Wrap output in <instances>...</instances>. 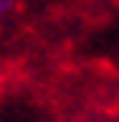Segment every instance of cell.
<instances>
[{"label": "cell", "instance_id": "6da1fadb", "mask_svg": "<svg viewBox=\"0 0 119 122\" xmlns=\"http://www.w3.org/2000/svg\"><path fill=\"white\" fill-rule=\"evenodd\" d=\"M13 6H16V0H0V19H3L6 13L13 10Z\"/></svg>", "mask_w": 119, "mask_h": 122}]
</instances>
